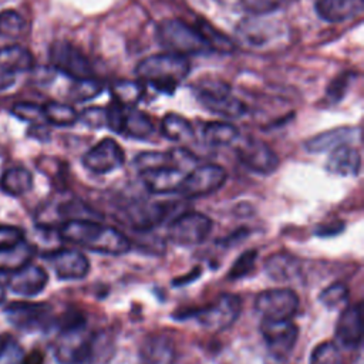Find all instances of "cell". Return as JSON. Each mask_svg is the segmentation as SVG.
Masks as SVG:
<instances>
[{
  "label": "cell",
  "instance_id": "cell-28",
  "mask_svg": "<svg viewBox=\"0 0 364 364\" xmlns=\"http://www.w3.org/2000/svg\"><path fill=\"white\" fill-rule=\"evenodd\" d=\"M33 186L31 173L21 166L7 169L0 178V188L11 196H21Z\"/></svg>",
  "mask_w": 364,
  "mask_h": 364
},
{
  "label": "cell",
  "instance_id": "cell-18",
  "mask_svg": "<svg viewBox=\"0 0 364 364\" xmlns=\"http://www.w3.org/2000/svg\"><path fill=\"white\" fill-rule=\"evenodd\" d=\"M336 340L344 348H357L363 340L361 304L348 306L336 324Z\"/></svg>",
  "mask_w": 364,
  "mask_h": 364
},
{
  "label": "cell",
  "instance_id": "cell-17",
  "mask_svg": "<svg viewBox=\"0 0 364 364\" xmlns=\"http://www.w3.org/2000/svg\"><path fill=\"white\" fill-rule=\"evenodd\" d=\"M48 283L47 272L36 264H24L11 272L7 286L13 293L21 296H36L44 290Z\"/></svg>",
  "mask_w": 364,
  "mask_h": 364
},
{
  "label": "cell",
  "instance_id": "cell-15",
  "mask_svg": "<svg viewBox=\"0 0 364 364\" xmlns=\"http://www.w3.org/2000/svg\"><path fill=\"white\" fill-rule=\"evenodd\" d=\"M61 280H80L90 272L88 259L78 250L58 249L44 256Z\"/></svg>",
  "mask_w": 364,
  "mask_h": 364
},
{
  "label": "cell",
  "instance_id": "cell-41",
  "mask_svg": "<svg viewBox=\"0 0 364 364\" xmlns=\"http://www.w3.org/2000/svg\"><path fill=\"white\" fill-rule=\"evenodd\" d=\"M78 119L85 124L87 127L91 128H100L102 125H105V109L100 108V107H91L84 109L80 115Z\"/></svg>",
  "mask_w": 364,
  "mask_h": 364
},
{
  "label": "cell",
  "instance_id": "cell-25",
  "mask_svg": "<svg viewBox=\"0 0 364 364\" xmlns=\"http://www.w3.org/2000/svg\"><path fill=\"white\" fill-rule=\"evenodd\" d=\"M34 60L28 50L21 46H7L0 48V71L16 77V74L33 68Z\"/></svg>",
  "mask_w": 364,
  "mask_h": 364
},
{
  "label": "cell",
  "instance_id": "cell-22",
  "mask_svg": "<svg viewBox=\"0 0 364 364\" xmlns=\"http://www.w3.org/2000/svg\"><path fill=\"white\" fill-rule=\"evenodd\" d=\"M316 11L328 23H341L363 11V0H317Z\"/></svg>",
  "mask_w": 364,
  "mask_h": 364
},
{
  "label": "cell",
  "instance_id": "cell-32",
  "mask_svg": "<svg viewBox=\"0 0 364 364\" xmlns=\"http://www.w3.org/2000/svg\"><path fill=\"white\" fill-rule=\"evenodd\" d=\"M27 30L26 20L14 10H3L0 13V36L7 38H18Z\"/></svg>",
  "mask_w": 364,
  "mask_h": 364
},
{
  "label": "cell",
  "instance_id": "cell-21",
  "mask_svg": "<svg viewBox=\"0 0 364 364\" xmlns=\"http://www.w3.org/2000/svg\"><path fill=\"white\" fill-rule=\"evenodd\" d=\"M326 169L333 175L357 176L361 169V155L354 146L340 145L330 152Z\"/></svg>",
  "mask_w": 364,
  "mask_h": 364
},
{
  "label": "cell",
  "instance_id": "cell-13",
  "mask_svg": "<svg viewBox=\"0 0 364 364\" xmlns=\"http://www.w3.org/2000/svg\"><path fill=\"white\" fill-rule=\"evenodd\" d=\"M198 100L206 109L222 117L239 118L246 112L245 104L230 95L229 87L222 82L202 84L198 90Z\"/></svg>",
  "mask_w": 364,
  "mask_h": 364
},
{
  "label": "cell",
  "instance_id": "cell-20",
  "mask_svg": "<svg viewBox=\"0 0 364 364\" xmlns=\"http://www.w3.org/2000/svg\"><path fill=\"white\" fill-rule=\"evenodd\" d=\"M263 267L264 273L274 282H294L301 274L300 259L286 252L270 255Z\"/></svg>",
  "mask_w": 364,
  "mask_h": 364
},
{
  "label": "cell",
  "instance_id": "cell-38",
  "mask_svg": "<svg viewBox=\"0 0 364 364\" xmlns=\"http://www.w3.org/2000/svg\"><path fill=\"white\" fill-rule=\"evenodd\" d=\"M257 257V252L256 250H246L243 252L232 264L229 273H228V279L229 280H239L242 277H245L246 274L250 273V270L255 267V262Z\"/></svg>",
  "mask_w": 364,
  "mask_h": 364
},
{
  "label": "cell",
  "instance_id": "cell-12",
  "mask_svg": "<svg viewBox=\"0 0 364 364\" xmlns=\"http://www.w3.org/2000/svg\"><path fill=\"white\" fill-rule=\"evenodd\" d=\"M51 65L74 81L92 77V67L87 57L68 41H55L50 47Z\"/></svg>",
  "mask_w": 364,
  "mask_h": 364
},
{
  "label": "cell",
  "instance_id": "cell-27",
  "mask_svg": "<svg viewBox=\"0 0 364 364\" xmlns=\"http://www.w3.org/2000/svg\"><path fill=\"white\" fill-rule=\"evenodd\" d=\"M202 136L209 146H228L239 139V129L228 122H208L202 129Z\"/></svg>",
  "mask_w": 364,
  "mask_h": 364
},
{
  "label": "cell",
  "instance_id": "cell-24",
  "mask_svg": "<svg viewBox=\"0 0 364 364\" xmlns=\"http://www.w3.org/2000/svg\"><path fill=\"white\" fill-rule=\"evenodd\" d=\"M154 131V124L146 114L138 111L135 107H125L119 134L129 138L145 141L152 136Z\"/></svg>",
  "mask_w": 364,
  "mask_h": 364
},
{
  "label": "cell",
  "instance_id": "cell-1",
  "mask_svg": "<svg viewBox=\"0 0 364 364\" xmlns=\"http://www.w3.org/2000/svg\"><path fill=\"white\" fill-rule=\"evenodd\" d=\"M58 235L64 242L102 255L121 256L131 250L129 239L118 229L91 219H68L60 226Z\"/></svg>",
  "mask_w": 364,
  "mask_h": 364
},
{
  "label": "cell",
  "instance_id": "cell-26",
  "mask_svg": "<svg viewBox=\"0 0 364 364\" xmlns=\"http://www.w3.org/2000/svg\"><path fill=\"white\" fill-rule=\"evenodd\" d=\"M127 215L136 230H146L161 223L165 209L158 203H134L128 208Z\"/></svg>",
  "mask_w": 364,
  "mask_h": 364
},
{
  "label": "cell",
  "instance_id": "cell-31",
  "mask_svg": "<svg viewBox=\"0 0 364 364\" xmlns=\"http://www.w3.org/2000/svg\"><path fill=\"white\" fill-rule=\"evenodd\" d=\"M44 119L57 127H70L78 121L77 111L68 105L61 102H48L43 107Z\"/></svg>",
  "mask_w": 364,
  "mask_h": 364
},
{
  "label": "cell",
  "instance_id": "cell-14",
  "mask_svg": "<svg viewBox=\"0 0 364 364\" xmlns=\"http://www.w3.org/2000/svg\"><path fill=\"white\" fill-rule=\"evenodd\" d=\"M125 154L112 138H104L82 155V165L95 175H104L121 168Z\"/></svg>",
  "mask_w": 364,
  "mask_h": 364
},
{
  "label": "cell",
  "instance_id": "cell-11",
  "mask_svg": "<svg viewBox=\"0 0 364 364\" xmlns=\"http://www.w3.org/2000/svg\"><path fill=\"white\" fill-rule=\"evenodd\" d=\"M239 162L250 172L257 175H270L279 168V156L263 141L246 138L236 148Z\"/></svg>",
  "mask_w": 364,
  "mask_h": 364
},
{
  "label": "cell",
  "instance_id": "cell-2",
  "mask_svg": "<svg viewBox=\"0 0 364 364\" xmlns=\"http://www.w3.org/2000/svg\"><path fill=\"white\" fill-rule=\"evenodd\" d=\"M191 71L189 60L185 55L164 53L141 60L135 67V74L144 82L162 92H173Z\"/></svg>",
  "mask_w": 364,
  "mask_h": 364
},
{
  "label": "cell",
  "instance_id": "cell-43",
  "mask_svg": "<svg viewBox=\"0 0 364 364\" xmlns=\"http://www.w3.org/2000/svg\"><path fill=\"white\" fill-rule=\"evenodd\" d=\"M44 363V354L40 350H33L27 355L21 358L18 364H43Z\"/></svg>",
  "mask_w": 364,
  "mask_h": 364
},
{
  "label": "cell",
  "instance_id": "cell-42",
  "mask_svg": "<svg viewBox=\"0 0 364 364\" xmlns=\"http://www.w3.org/2000/svg\"><path fill=\"white\" fill-rule=\"evenodd\" d=\"M350 80H351V74H346V75L337 78V80L328 87L327 95H328L330 98H333L334 101H338L340 98H343V95H344V92H346V90H347V85H348Z\"/></svg>",
  "mask_w": 364,
  "mask_h": 364
},
{
  "label": "cell",
  "instance_id": "cell-4",
  "mask_svg": "<svg viewBox=\"0 0 364 364\" xmlns=\"http://www.w3.org/2000/svg\"><path fill=\"white\" fill-rule=\"evenodd\" d=\"M156 40L168 53L185 57L212 50L209 40L200 28H195L179 18H166L161 21L156 27Z\"/></svg>",
  "mask_w": 364,
  "mask_h": 364
},
{
  "label": "cell",
  "instance_id": "cell-19",
  "mask_svg": "<svg viewBox=\"0 0 364 364\" xmlns=\"http://www.w3.org/2000/svg\"><path fill=\"white\" fill-rule=\"evenodd\" d=\"M176 358L175 343L169 336H148L139 348L141 364H173Z\"/></svg>",
  "mask_w": 364,
  "mask_h": 364
},
{
  "label": "cell",
  "instance_id": "cell-36",
  "mask_svg": "<svg viewBox=\"0 0 364 364\" xmlns=\"http://www.w3.org/2000/svg\"><path fill=\"white\" fill-rule=\"evenodd\" d=\"M101 88H102V84L92 77L77 80L74 81V85L70 90V95L75 101H87L97 97Z\"/></svg>",
  "mask_w": 364,
  "mask_h": 364
},
{
  "label": "cell",
  "instance_id": "cell-40",
  "mask_svg": "<svg viewBox=\"0 0 364 364\" xmlns=\"http://www.w3.org/2000/svg\"><path fill=\"white\" fill-rule=\"evenodd\" d=\"M13 114L18 117L23 121L28 122H40L44 119V112L43 107L31 102H18L13 107Z\"/></svg>",
  "mask_w": 364,
  "mask_h": 364
},
{
  "label": "cell",
  "instance_id": "cell-33",
  "mask_svg": "<svg viewBox=\"0 0 364 364\" xmlns=\"http://www.w3.org/2000/svg\"><path fill=\"white\" fill-rule=\"evenodd\" d=\"M310 364H343L338 346L333 341L320 343L311 351Z\"/></svg>",
  "mask_w": 364,
  "mask_h": 364
},
{
  "label": "cell",
  "instance_id": "cell-8",
  "mask_svg": "<svg viewBox=\"0 0 364 364\" xmlns=\"http://www.w3.org/2000/svg\"><path fill=\"white\" fill-rule=\"evenodd\" d=\"M7 320L23 331H46L53 323V307L48 303L14 301L4 309Z\"/></svg>",
  "mask_w": 364,
  "mask_h": 364
},
{
  "label": "cell",
  "instance_id": "cell-3",
  "mask_svg": "<svg viewBox=\"0 0 364 364\" xmlns=\"http://www.w3.org/2000/svg\"><path fill=\"white\" fill-rule=\"evenodd\" d=\"M95 337L87 330L85 320L78 313L67 314L60 324L54 354L61 364H84L92 354Z\"/></svg>",
  "mask_w": 364,
  "mask_h": 364
},
{
  "label": "cell",
  "instance_id": "cell-16",
  "mask_svg": "<svg viewBox=\"0 0 364 364\" xmlns=\"http://www.w3.org/2000/svg\"><path fill=\"white\" fill-rule=\"evenodd\" d=\"M186 173L176 165H161L139 172L145 188L154 195L176 193Z\"/></svg>",
  "mask_w": 364,
  "mask_h": 364
},
{
  "label": "cell",
  "instance_id": "cell-29",
  "mask_svg": "<svg viewBox=\"0 0 364 364\" xmlns=\"http://www.w3.org/2000/svg\"><path fill=\"white\" fill-rule=\"evenodd\" d=\"M161 132L165 138L175 142H188L193 139V128L191 122L173 112H169L162 118Z\"/></svg>",
  "mask_w": 364,
  "mask_h": 364
},
{
  "label": "cell",
  "instance_id": "cell-7",
  "mask_svg": "<svg viewBox=\"0 0 364 364\" xmlns=\"http://www.w3.org/2000/svg\"><path fill=\"white\" fill-rule=\"evenodd\" d=\"M226 179L228 173L220 165H199L185 175L176 193L182 195L186 199L206 196L220 189L225 185Z\"/></svg>",
  "mask_w": 364,
  "mask_h": 364
},
{
  "label": "cell",
  "instance_id": "cell-44",
  "mask_svg": "<svg viewBox=\"0 0 364 364\" xmlns=\"http://www.w3.org/2000/svg\"><path fill=\"white\" fill-rule=\"evenodd\" d=\"M16 81V77H11L9 74H4L0 71V91L3 90H7L9 87H11Z\"/></svg>",
  "mask_w": 364,
  "mask_h": 364
},
{
  "label": "cell",
  "instance_id": "cell-30",
  "mask_svg": "<svg viewBox=\"0 0 364 364\" xmlns=\"http://www.w3.org/2000/svg\"><path fill=\"white\" fill-rule=\"evenodd\" d=\"M111 95L122 107H135L144 95V87L139 81H118L111 87Z\"/></svg>",
  "mask_w": 364,
  "mask_h": 364
},
{
  "label": "cell",
  "instance_id": "cell-5",
  "mask_svg": "<svg viewBox=\"0 0 364 364\" xmlns=\"http://www.w3.org/2000/svg\"><path fill=\"white\" fill-rule=\"evenodd\" d=\"M240 309L242 301L236 294L222 293L210 304L183 311L178 318H193L208 330L222 331L237 320Z\"/></svg>",
  "mask_w": 364,
  "mask_h": 364
},
{
  "label": "cell",
  "instance_id": "cell-9",
  "mask_svg": "<svg viewBox=\"0 0 364 364\" xmlns=\"http://www.w3.org/2000/svg\"><path fill=\"white\" fill-rule=\"evenodd\" d=\"M299 309V296L291 289H270L255 299V310L262 320H291Z\"/></svg>",
  "mask_w": 364,
  "mask_h": 364
},
{
  "label": "cell",
  "instance_id": "cell-35",
  "mask_svg": "<svg viewBox=\"0 0 364 364\" xmlns=\"http://www.w3.org/2000/svg\"><path fill=\"white\" fill-rule=\"evenodd\" d=\"M134 164H135V168L138 169V172L149 169V168L161 166V165H176L172 151H169V152H141L138 156H135Z\"/></svg>",
  "mask_w": 364,
  "mask_h": 364
},
{
  "label": "cell",
  "instance_id": "cell-23",
  "mask_svg": "<svg viewBox=\"0 0 364 364\" xmlns=\"http://www.w3.org/2000/svg\"><path fill=\"white\" fill-rule=\"evenodd\" d=\"M358 129L351 127H341L331 131L321 132L306 141V149L309 152H326L333 151L340 145H347L358 136Z\"/></svg>",
  "mask_w": 364,
  "mask_h": 364
},
{
  "label": "cell",
  "instance_id": "cell-6",
  "mask_svg": "<svg viewBox=\"0 0 364 364\" xmlns=\"http://www.w3.org/2000/svg\"><path fill=\"white\" fill-rule=\"evenodd\" d=\"M212 228L213 222L205 213L195 210L185 212L168 226V239L176 246H196L209 236Z\"/></svg>",
  "mask_w": 364,
  "mask_h": 364
},
{
  "label": "cell",
  "instance_id": "cell-34",
  "mask_svg": "<svg viewBox=\"0 0 364 364\" xmlns=\"http://www.w3.org/2000/svg\"><path fill=\"white\" fill-rule=\"evenodd\" d=\"M348 299V287L344 283L336 282L326 289L321 290L318 294V301L327 309L340 307Z\"/></svg>",
  "mask_w": 364,
  "mask_h": 364
},
{
  "label": "cell",
  "instance_id": "cell-39",
  "mask_svg": "<svg viewBox=\"0 0 364 364\" xmlns=\"http://www.w3.org/2000/svg\"><path fill=\"white\" fill-rule=\"evenodd\" d=\"M24 242V232L17 226L0 225V252L10 250Z\"/></svg>",
  "mask_w": 364,
  "mask_h": 364
},
{
  "label": "cell",
  "instance_id": "cell-45",
  "mask_svg": "<svg viewBox=\"0 0 364 364\" xmlns=\"http://www.w3.org/2000/svg\"><path fill=\"white\" fill-rule=\"evenodd\" d=\"M4 297H6V290H4V287H3V284H0V304L3 303V300H4Z\"/></svg>",
  "mask_w": 364,
  "mask_h": 364
},
{
  "label": "cell",
  "instance_id": "cell-37",
  "mask_svg": "<svg viewBox=\"0 0 364 364\" xmlns=\"http://www.w3.org/2000/svg\"><path fill=\"white\" fill-rule=\"evenodd\" d=\"M23 357L18 343L10 334H0V364H18Z\"/></svg>",
  "mask_w": 364,
  "mask_h": 364
},
{
  "label": "cell",
  "instance_id": "cell-10",
  "mask_svg": "<svg viewBox=\"0 0 364 364\" xmlns=\"http://www.w3.org/2000/svg\"><path fill=\"white\" fill-rule=\"evenodd\" d=\"M260 334L270 355L283 361L291 354L297 343L299 328L291 320H262Z\"/></svg>",
  "mask_w": 364,
  "mask_h": 364
}]
</instances>
